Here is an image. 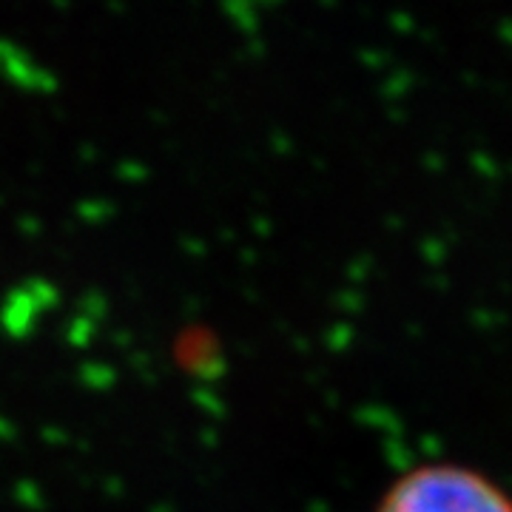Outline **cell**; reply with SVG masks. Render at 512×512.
I'll return each mask as SVG.
<instances>
[{"instance_id": "obj_1", "label": "cell", "mask_w": 512, "mask_h": 512, "mask_svg": "<svg viewBox=\"0 0 512 512\" xmlns=\"http://www.w3.org/2000/svg\"><path fill=\"white\" fill-rule=\"evenodd\" d=\"M373 512H512V495L470 464L427 461L393 478Z\"/></svg>"}]
</instances>
